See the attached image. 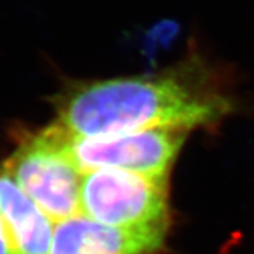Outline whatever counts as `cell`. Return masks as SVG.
Wrapping results in <instances>:
<instances>
[{
	"label": "cell",
	"instance_id": "1",
	"mask_svg": "<svg viewBox=\"0 0 254 254\" xmlns=\"http://www.w3.org/2000/svg\"><path fill=\"white\" fill-rule=\"evenodd\" d=\"M231 101L200 72L171 71L80 84L58 105V124L79 137H109L146 129L190 130L212 126Z\"/></svg>",
	"mask_w": 254,
	"mask_h": 254
},
{
	"label": "cell",
	"instance_id": "2",
	"mask_svg": "<svg viewBox=\"0 0 254 254\" xmlns=\"http://www.w3.org/2000/svg\"><path fill=\"white\" fill-rule=\"evenodd\" d=\"M80 210L114 227H169V176L101 168L81 177Z\"/></svg>",
	"mask_w": 254,
	"mask_h": 254
},
{
	"label": "cell",
	"instance_id": "3",
	"mask_svg": "<svg viewBox=\"0 0 254 254\" xmlns=\"http://www.w3.org/2000/svg\"><path fill=\"white\" fill-rule=\"evenodd\" d=\"M4 165L52 222L80 212L83 176L64 152L53 124L26 139Z\"/></svg>",
	"mask_w": 254,
	"mask_h": 254
},
{
	"label": "cell",
	"instance_id": "4",
	"mask_svg": "<svg viewBox=\"0 0 254 254\" xmlns=\"http://www.w3.org/2000/svg\"><path fill=\"white\" fill-rule=\"evenodd\" d=\"M71 161L80 172L115 168L147 176H169L187 130L156 128L109 137H79L53 124Z\"/></svg>",
	"mask_w": 254,
	"mask_h": 254
},
{
	"label": "cell",
	"instance_id": "5",
	"mask_svg": "<svg viewBox=\"0 0 254 254\" xmlns=\"http://www.w3.org/2000/svg\"><path fill=\"white\" fill-rule=\"evenodd\" d=\"M169 227H114L77 214L53 230L51 254H155Z\"/></svg>",
	"mask_w": 254,
	"mask_h": 254
},
{
	"label": "cell",
	"instance_id": "6",
	"mask_svg": "<svg viewBox=\"0 0 254 254\" xmlns=\"http://www.w3.org/2000/svg\"><path fill=\"white\" fill-rule=\"evenodd\" d=\"M0 217L10 254H51L52 219L19 187L5 165L0 167Z\"/></svg>",
	"mask_w": 254,
	"mask_h": 254
},
{
	"label": "cell",
	"instance_id": "7",
	"mask_svg": "<svg viewBox=\"0 0 254 254\" xmlns=\"http://www.w3.org/2000/svg\"><path fill=\"white\" fill-rule=\"evenodd\" d=\"M180 26L172 19H164L155 23L145 34L142 42V51L150 62H155L159 52L168 49L177 38Z\"/></svg>",
	"mask_w": 254,
	"mask_h": 254
},
{
	"label": "cell",
	"instance_id": "8",
	"mask_svg": "<svg viewBox=\"0 0 254 254\" xmlns=\"http://www.w3.org/2000/svg\"><path fill=\"white\" fill-rule=\"evenodd\" d=\"M0 254H10L9 245H8V240H6L5 230H4L1 217H0Z\"/></svg>",
	"mask_w": 254,
	"mask_h": 254
}]
</instances>
